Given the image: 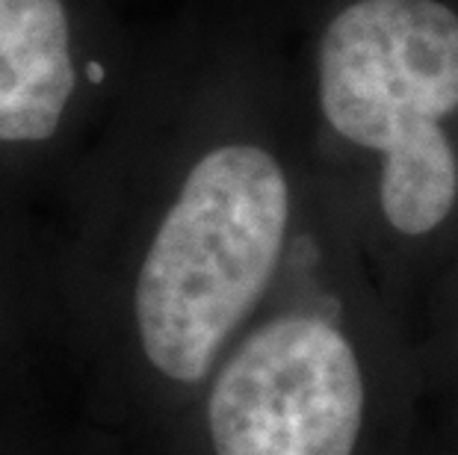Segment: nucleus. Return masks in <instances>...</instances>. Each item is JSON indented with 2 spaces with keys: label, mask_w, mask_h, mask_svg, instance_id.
<instances>
[{
  "label": "nucleus",
  "mask_w": 458,
  "mask_h": 455,
  "mask_svg": "<svg viewBox=\"0 0 458 455\" xmlns=\"http://www.w3.org/2000/svg\"><path fill=\"white\" fill-rule=\"evenodd\" d=\"M317 190L287 0H237L192 86L190 133L98 213L77 278V409L115 455H160L305 243Z\"/></svg>",
  "instance_id": "obj_1"
},
{
  "label": "nucleus",
  "mask_w": 458,
  "mask_h": 455,
  "mask_svg": "<svg viewBox=\"0 0 458 455\" xmlns=\"http://www.w3.org/2000/svg\"><path fill=\"white\" fill-rule=\"evenodd\" d=\"M310 181L417 328L458 264V0H287Z\"/></svg>",
  "instance_id": "obj_2"
},
{
  "label": "nucleus",
  "mask_w": 458,
  "mask_h": 455,
  "mask_svg": "<svg viewBox=\"0 0 458 455\" xmlns=\"http://www.w3.org/2000/svg\"><path fill=\"white\" fill-rule=\"evenodd\" d=\"M423 429L417 337L317 196L290 273L160 455H420Z\"/></svg>",
  "instance_id": "obj_3"
},
{
  "label": "nucleus",
  "mask_w": 458,
  "mask_h": 455,
  "mask_svg": "<svg viewBox=\"0 0 458 455\" xmlns=\"http://www.w3.org/2000/svg\"><path fill=\"white\" fill-rule=\"evenodd\" d=\"M113 69L77 51L65 0H0V139L56 137L83 89H104Z\"/></svg>",
  "instance_id": "obj_4"
},
{
  "label": "nucleus",
  "mask_w": 458,
  "mask_h": 455,
  "mask_svg": "<svg viewBox=\"0 0 458 455\" xmlns=\"http://www.w3.org/2000/svg\"><path fill=\"white\" fill-rule=\"evenodd\" d=\"M414 337L426 423L458 434V264L428 293Z\"/></svg>",
  "instance_id": "obj_5"
},
{
  "label": "nucleus",
  "mask_w": 458,
  "mask_h": 455,
  "mask_svg": "<svg viewBox=\"0 0 458 455\" xmlns=\"http://www.w3.org/2000/svg\"><path fill=\"white\" fill-rule=\"evenodd\" d=\"M0 455H115L72 402L45 400L33 387L0 405Z\"/></svg>",
  "instance_id": "obj_6"
},
{
  "label": "nucleus",
  "mask_w": 458,
  "mask_h": 455,
  "mask_svg": "<svg viewBox=\"0 0 458 455\" xmlns=\"http://www.w3.org/2000/svg\"><path fill=\"white\" fill-rule=\"evenodd\" d=\"M21 375H24L21 367H18L9 355L0 352V405L30 387V379H21Z\"/></svg>",
  "instance_id": "obj_7"
},
{
  "label": "nucleus",
  "mask_w": 458,
  "mask_h": 455,
  "mask_svg": "<svg viewBox=\"0 0 458 455\" xmlns=\"http://www.w3.org/2000/svg\"><path fill=\"white\" fill-rule=\"evenodd\" d=\"M420 455H458V434L441 432L426 423L423 441H420Z\"/></svg>",
  "instance_id": "obj_8"
}]
</instances>
